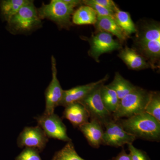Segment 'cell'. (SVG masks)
I'll return each instance as SVG.
<instances>
[{
  "label": "cell",
  "instance_id": "obj_14",
  "mask_svg": "<svg viewBox=\"0 0 160 160\" xmlns=\"http://www.w3.org/2000/svg\"><path fill=\"white\" fill-rule=\"evenodd\" d=\"M78 129L92 147L98 149L102 145L104 130L102 125L98 121L90 120L80 126Z\"/></svg>",
  "mask_w": 160,
  "mask_h": 160
},
{
  "label": "cell",
  "instance_id": "obj_9",
  "mask_svg": "<svg viewBox=\"0 0 160 160\" xmlns=\"http://www.w3.org/2000/svg\"><path fill=\"white\" fill-rule=\"evenodd\" d=\"M104 127L106 130L103 134L102 145L118 148L132 144L137 139L134 136L126 132L114 120L109 121Z\"/></svg>",
  "mask_w": 160,
  "mask_h": 160
},
{
  "label": "cell",
  "instance_id": "obj_7",
  "mask_svg": "<svg viewBox=\"0 0 160 160\" xmlns=\"http://www.w3.org/2000/svg\"><path fill=\"white\" fill-rule=\"evenodd\" d=\"M38 126L41 127L48 138L55 139L63 142H71L67 133L66 126L62 118L54 113L46 114L43 113L34 118Z\"/></svg>",
  "mask_w": 160,
  "mask_h": 160
},
{
  "label": "cell",
  "instance_id": "obj_25",
  "mask_svg": "<svg viewBox=\"0 0 160 160\" xmlns=\"http://www.w3.org/2000/svg\"><path fill=\"white\" fill-rule=\"evenodd\" d=\"M38 149L32 148H25L15 160H42Z\"/></svg>",
  "mask_w": 160,
  "mask_h": 160
},
{
  "label": "cell",
  "instance_id": "obj_24",
  "mask_svg": "<svg viewBox=\"0 0 160 160\" xmlns=\"http://www.w3.org/2000/svg\"><path fill=\"white\" fill-rule=\"evenodd\" d=\"M82 4L89 6L94 9L98 16L111 17L114 18V12H113L95 2L93 0H84L82 1Z\"/></svg>",
  "mask_w": 160,
  "mask_h": 160
},
{
  "label": "cell",
  "instance_id": "obj_10",
  "mask_svg": "<svg viewBox=\"0 0 160 160\" xmlns=\"http://www.w3.org/2000/svg\"><path fill=\"white\" fill-rule=\"evenodd\" d=\"M52 78L45 91L46 108L44 113H54L55 108L59 106L62 98L63 91L57 78L56 61L53 56L51 58Z\"/></svg>",
  "mask_w": 160,
  "mask_h": 160
},
{
  "label": "cell",
  "instance_id": "obj_17",
  "mask_svg": "<svg viewBox=\"0 0 160 160\" xmlns=\"http://www.w3.org/2000/svg\"><path fill=\"white\" fill-rule=\"evenodd\" d=\"M97 14L91 7L82 5L74 12L72 22L76 25H95L97 19Z\"/></svg>",
  "mask_w": 160,
  "mask_h": 160
},
{
  "label": "cell",
  "instance_id": "obj_19",
  "mask_svg": "<svg viewBox=\"0 0 160 160\" xmlns=\"http://www.w3.org/2000/svg\"><path fill=\"white\" fill-rule=\"evenodd\" d=\"M114 19L118 26L128 37L136 32V27L129 12L122 11L118 7L114 11Z\"/></svg>",
  "mask_w": 160,
  "mask_h": 160
},
{
  "label": "cell",
  "instance_id": "obj_26",
  "mask_svg": "<svg viewBox=\"0 0 160 160\" xmlns=\"http://www.w3.org/2000/svg\"><path fill=\"white\" fill-rule=\"evenodd\" d=\"M131 160H151L146 152L135 147L132 144L128 145Z\"/></svg>",
  "mask_w": 160,
  "mask_h": 160
},
{
  "label": "cell",
  "instance_id": "obj_21",
  "mask_svg": "<svg viewBox=\"0 0 160 160\" xmlns=\"http://www.w3.org/2000/svg\"><path fill=\"white\" fill-rule=\"evenodd\" d=\"M101 96L104 106L112 114L119 104L120 100L116 92L107 85L103 84L101 87Z\"/></svg>",
  "mask_w": 160,
  "mask_h": 160
},
{
  "label": "cell",
  "instance_id": "obj_23",
  "mask_svg": "<svg viewBox=\"0 0 160 160\" xmlns=\"http://www.w3.org/2000/svg\"><path fill=\"white\" fill-rule=\"evenodd\" d=\"M145 112L160 122V94L158 91H151Z\"/></svg>",
  "mask_w": 160,
  "mask_h": 160
},
{
  "label": "cell",
  "instance_id": "obj_11",
  "mask_svg": "<svg viewBox=\"0 0 160 160\" xmlns=\"http://www.w3.org/2000/svg\"><path fill=\"white\" fill-rule=\"evenodd\" d=\"M49 138L38 126L26 127L20 132L17 139L20 148H32L42 152L46 148Z\"/></svg>",
  "mask_w": 160,
  "mask_h": 160
},
{
  "label": "cell",
  "instance_id": "obj_18",
  "mask_svg": "<svg viewBox=\"0 0 160 160\" xmlns=\"http://www.w3.org/2000/svg\"><path fill=\"white\" fill-rule=\"evenodd\" d=\"M107 86L116 92L120 100L133 91L137 87L118 72H116L113 81Z\"/></svg>",
  "mask_w": 160,
  "mask_h": 160
},
{
  "label": "cell",
  "instance_id": "obj_2",
  "mask_svg": "<svg viewBox=\"0 0 160 160\" xmlns=\"http://www.w3.org/2000/svg\"><path fill=\"white\" fill-rule=\"evenodd\" d=\"M115 121L126 132L137 139L151 142L160 141V122L146 112Z\"/></svg>",
  "mask_w": 160,
  "mask_h": 160
},
{
  "label": "cell",
  "instance_id": "obj_22",
  "mask_svg": "<svg viewBox=\"0 0 160 160\" xmlns=\"http://www.w3.org/2000/svg\"><path fill=\"white\" fill-rule=\"evenodd\" d=\"M51 160H86L78 154L72 142H68L62 149L54 153Z\"/></svg>",
  "mask_w": 160,
  "mask_h": 160
},
{
  "label": "cell",
  "instance_id": "obj_16",
  "mask_svg": "<svg viewBox=\"0 0 160 160\" xmlns=\"http://www.w3.org/2000/svg\"><path fill=\"white\" fill-rule=\"evenodd\" d=\"M98 31H103L115 36L121 42L127 39L126 35L122 29L118 26L114 18L111 17H97L96 23L95 24Z\"/></svg>",
  "mask_w": 160,
  "mask_h": 160
},
{
  "label": "cell",
  "instance_id": "obj_3",
  "mask_svg": "<svg viewBox=\"0 0 160 160\" xmlns=\"http://www.w3.org/2000/svg\"><path fill=\"white\" fill-rule=\"evenodd\" d=\"M151 92L137 86L133 91L120 100L117 109L112 113L113 120L126 118L145 112Z\"/></svg>",
  "mask_w": 160,
  "mask_h": 160
},
{
  "label": "cell",
  "instance_id": "obj_28",
  "mask_svg": "<svg viewBox=\"0 0 160 160\" xmlns=\"http://www.w3.org/2000/svg\"><path fill=\"white\" fill-rule=\"evenodd\" d=\"M109 160H131V159L129 153H127L123 148L122 151L117 156L112 158Z\"/></svg>",
  "mask_w": 160,
  "mask_h": 160
},
{
  "label": "cell",
  "instance_id": "obj_8",
  "mask_svg": "<svg viewBox=\"0 0 160 160\" xmlns=\"http://www.w3.org/2000/svg\"><path fill=\"white\" fill-rule=\"evenodd\" d=\"M90 49L89 54L97 62L101 55L121 49L118 41L114 39L112 35L106 32L98 31L92 35L89 39Z\"/></svg>",
  "mask_w": 160,
  "mask_h": 160
},
{
  "label": "cell",
  "instance_id": "obj_6",
  "mask_svg": "<svg viewBox=\"0 0 160 160\" xmlns=\"http://www.w3.org/2000/svg\"><path fill=\"white\" fill-rule=\"evenodd\" d=\"M103 84L98 86L78 102L81 103L88 112L90 120H96L104 127L113 119L112 114L106 109L101 98V87Z\"/></svg>",
  "mask_w": 160,
  "mask_h": 160
},
{
  "label": "cell",
  "instance_id": "obj_15",
  "mask_svg": "<svg viewBox=\"0 0 160 160\" xmlns=\"http://www.w3.org/2000/svg\"><path fill=\"white\" fill-rule=\"evenodd\" d=\"M62 117L68 120L75 128H78L88 122L89 119L88 112L78 102L66 106L63 111Z\"/></svg>",
  "mask_w": 160,
  "mask_h": 160
},
{
  "label": "cell",
  "instance_id": "obj_12",
  "mask_svg": "<svg viewBox=\"0 0 160 160\" xmlns=\"http://www.w3.org/2000/svg\"><path fill=\"white\" fill-rule=\"evenodd\" d=\"M109 78V76L107 75L102 79L97 82L76 86L68 90H64L62 98L59 106L65 107L71 103L79 102L98 86L104 84Z\"/></svg>",
  "mask_w": 160,
  "mask_h": 160
},
{
  "label": "cell",
  "instance_id": "obj_27",
  "mask_svg": "<svg viewBox=\"0 0 160 160\" xmlns=\"http://www.w3.org/2000/svg\"><path fill=\"white\" fill-rule=\"evenodd\" d=\"M95 2L109 10L113 12L118 8L115 3L112 0H93Z\"/></svg>",
  "mask_w": 160,
  "mask_h": 160
},
{
  "label": "cell",
  "instance_id": "obj_5",
  "mask_svg": "<svg viewBox=\"0 0 160 160\" xmlns=\"http://www.w3.org/2000/svg\"><path fill=\"white\" fill-rule=\"evenodd\" d=\"M7 22L12 32H25L39 27L41 19L33 2L29 1Z\"/></svg>",
  "mask_w": 160,
  "mask_h": 160
},
{
  "label": "cell",
  "instance_id": "obj_1",
  "mask_svg": "<svg viewBox=\"0 0 160 160\" xmlns=\"http://www.w3.org/2000/svg\"><path fill=\"white\" fill-rule=\"evenodd\" d=\"M137 29L136 45L151 68H158L160 58V26L155 22L143 23Z\"/></svg>",
  "mask_w": 160,
  "mask_h": 160
},
{
  "label": "cell",
  "instance_id": "obj_13",
  "mask_svg": "<svg viewBox=\"0 0 160 160\" xmlns=\"http://www.w3.org/2000/svg\"><path fill=\"white\" fill-rule=\"evenodd\" d=\"M118 56L132 70H139L151 68L148 61L139 52L128 46L122 49Z\"/></svg>",
  "mask_w": 160,
  "mask_h": 160
},
{
  "label": "cell",
  "instance_id": "obj_4",
  "mask_svg": "<svg viewBox=\"0 0 160 160\" xmlns=\"http://www.w3.org/2000/svg\"><path fill=\"white\" fill-rule=\"evenodd\" d=\"M74 8L67 0H52L49 4H43L37 10L41 20L47 19L61 28H67L71 25L70 19Z\"/></svg>",
  "mask_w": 160,
  "mask_h": 160
},
{
  "label": "cell",
  "instance_id": "obj_20",
  "mask_svg": "<svg viewBox=\"0 0 160 160\" xmlns=\"http://www.w3.org/2000/svg\"><path fill=\"white\" fill-rule=\"evenodd\" d=\"M29 0H2L0 2V10L4 19L8 22L16 14Z\"/></svg>",
  "mask_w": 160,
  "mask_h": 160
}]
</instances>
